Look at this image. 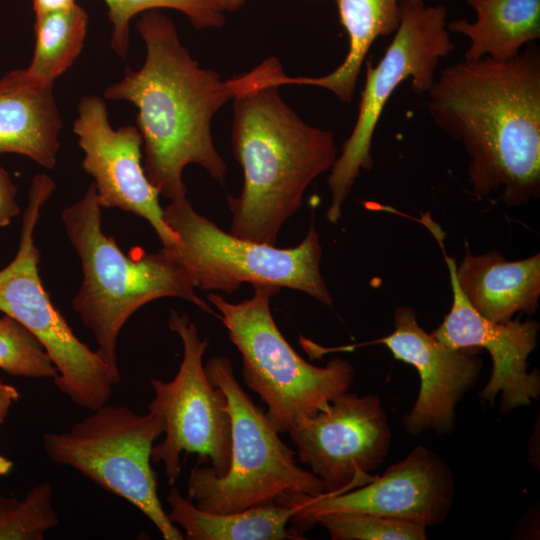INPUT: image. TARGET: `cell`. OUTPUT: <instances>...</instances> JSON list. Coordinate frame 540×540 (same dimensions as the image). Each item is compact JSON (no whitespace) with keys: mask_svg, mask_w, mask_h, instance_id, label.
<instances>
[{"mask_svg":"<svg viewBox=\"0 0 540 540\" xmlns=\"http://www.w3.org/2000/svg\"><path fill=\"white\" fill-rule=\"evenodd\" d=\"M455 276L468 303L490 321L508 322L517 313L533 315L539 308V253L510 261L498 251L474 255L467 247Z\"/></svg>","mask_w":540,"mask_h":540,"instance_id":"ac0fdd59","label":"cell"},{"mask_svg":"<svg viewBox=\"0 0 540 540\" xmlns=\"http://www.w3.org/2000/svg\"><path fill=\"white\" fill-rule=\"evenodd\" d=\"M168 327L180 337L183 357L171 381L150 380L154 398L148 409L160 413L165 434L153 446L151 460L163 464L171 485L181 473L182 452L197 454V464L210 461L211 471L222 476L231 461L232 424L225 393L205 373L203 355L208 339L200 338L197 326L185 313L171 310Z\"/></svg>","mask_w":540,"mask_h":540,"instance_id":"8fae6325","label":"cell"},{"mask_svg":"<svg viewBox=\"0 0 540 540\" xmlns=\"http://www.w3.org/2000/svg\"><path fill=\"white\" fill-rule=\"evenodd\" d=\"M447 24L444 6H428L425 0L401 1V20L390 45L375 66L366 62L357 119L328 176L331 204L326 216L331 223L339 221L343 203L361 170H370L373 165V135L393 92L411 79L414 93L427 94L440 59L454 50Z\"/></svg>","mask_w":540,"mask_h":540,"instance_id":"30bf717a","label":"cell"},{"mask_svg":"<svg viewBox=\"0 0 540 540\" xmlns=\"http://www.w3.org/2000/svg\"><path fill=\"white\" fill-rule=\"evenodd\" d=\"M13 467V462L0 454V476L8 474Z\"/></svg>","mask_w":540,"mask_h":540,"instance_id":"4dcf8cb0","label":"cell"},{"mask_svg":"<svg viewBox=\"0 0 540 540\" xmlns=\"http://www.w3.org/2000/svg\"><path fill=\"white\" fill-rule=\"evenodd\" d=\"M453 292L450 311L431 333L454 349H485L492 359V373L478 396L494 403L501 393L500 412L524 407L540 395L538 369L528 372V357L537 346L539 323L519 319L493 322L477 313L464 297L455 276V261L443 250Z\"/></svg>","mask_w":540,"mask_h":540,"instance_id":"2e32d148","label":"cell"},{"mask_svg":"<svg viewBox=\"0 0 540 540\" xmlns=\"http://www.w3.org/2000/svg\"><path fill=\"white\" fill-rule=\"evenodd\" d=\"M204 369L211 384L227 398L231 461L222 476L208 465H195L188 478L187 498L203 511L229 513L273 502L286 493L323 494L321 480L298 466L295 451L279 437L266 410L239 384L231 360L215 356Z\"/></svg>","mask_w":540,"mask_h":540,"instance_id":"8992f818","label":"cell"},{"mask_svg":"<svg viewBox=\"0 0 540 540\" xmlns=\"http://www.w3.org/2000/svg\"><path fill=\"white\" fill-rule=\"evenodd\" d=\"M164 219L177 243L163 248L189 274L196 288L233 293L243 283L289 288L331 307L321 273L322 245L314 224L296 246L278 248L232 235L195 211L187 198L171 200Z\"/></svg>","mask_w":540,"mask_h":540,"instance_id":"52a82bcc","label":"cell"},{"mask_svg":"<svg viewBox=\"0 0 540 540\" xmlns=\"http://www.w3.org/2000/svg\"><path fill=\"white\" fill-rule=\"evenodd\" d=\"M19 391L12 385L0 382V425L8 417L11 406L19 400Z\"/></svg>","mask_w":540,"mask_h":540,"instance_id":"83f0119b","label":"cell"},{"mask_svg":"<svg viewBox=\"0 0 540 540\" xmlns=\"http://www.w3.org/2000/svg\"><path fill=\"white\" fill-rule=\"evenodd\" d=\"M213 1L223 12H226V11L234 12L240 9L246 3L247 0H213Z\"/></svg>","mask_w":540,"mask_h":540,"instance_id":"f546056e","label":"cell"},{"mask_svg":"<svg viewBox=\"0 0 540 540\" xmlns=\"http://www.w3.org/2000/svg\"><path fill=\"white\" fill-rule=\"evenodd\" d=\"M88 15L77 2L69 7L35 15V45L25 68L32 78L52 83L71 67L81 53Z\"/></svg>","mask_w":540,"mask_h":540,"instance_id":"7402d4cb","label":"cell"},{"mask_svg":"<svg viewBox=\"0 0 540 540\" xmlns=\"http://www.w3.org/2000/svg\"><path fill=\"white\" fill-rule=\"evenodd\" d=\"M319 524L333 540H425L424 525L363 512H332L317 515Z\"/></svg>","mask_w":540,"mask_h":540,"instance_id":"d4e9b609","label":"cell"},{"mask_svg":"<svg viewBox=\"0 0 540 540\" xmlns=\"http://www.w3.org/2000/svg\"><path fill=\"white\" fill-rule=\"evenodd\" d=\"M298 460L310 467L324 493L338 495L374 479L387 457L392 433L376 395L345 392L288 432Z\"/></svg>","mask_w":540,"mask_h":540,"instance_id":"7c38bea8","label":"cell"},{"mask_svg":"<svg viewBox=\"0 0 540 540\" xmlns=\"http://www.w3.org/2000/svg\"><path fill=\"white\" fill-rule=\"evenodd\" d=\"M0 369L10 376L55 379L58 371L39 340L22 324L0 318Z\"/></svg>","mask_w":540,"mask_h":540,"instance_id":"484cf974","label":"cell"},{"mask_svg":"<svg viewBox=\"0 0 540 540\" xmlns=\"http://www.w3.org/2000/svg\"><path fill=\"white\" fill-rule=\"evenodd\" d=\"M282 72L279 59L269 57L231 78V142L243 187L227 197L229 233L270 245L301 208L308 186L331 170L339 153L333 132L309 125L283 100Z\"/></svg>","mask_w":540,"mask_h":540,"instance_id":"3957f363","label":"cell"},{"mask_svg":"<svg viewBox=\"0 0 540 540\" xmlns=\"http://www.w3.org/2000/svg\"><path fill=\"white\" fill-rule=\"evenodd\" d=\"M55 188L47 174L32 179L17 253L0 270V311L22 324L42 344L58 371L54 385L74 404L93 411L110 399L114 379L97 351L74 334L39 275L40 252L34 232L41 208Z\"/></svg>","mask_w":540,"mask_h":540,"instance_id":"9c48e42d","label":"cell"},{"mask_svg":"<svg viewBox=\"0 0 540 540\" xmlns=\"http://www.w3.org/2000/svg\"><path fill=\"white\" fill-rule=\"evenodd\" d=\"M393 331L368 344L386 346L393 357L412 365L420 377V390L403 425L412 436L432 430L450 433L457 403L478 381L483 367L477 349H454L427 333L409 306L393 312Z\"/></svg>","mask_w":540,"mask_h":540,"instance_id":"9a60e30c","label":"cell"},{"mask_svg":"<svg viewBox=\"0 0 540 540\" xmlns=\"http://www.w3.org/2000/svg\"><path fill=\"white\" fill-rule=\"evenodd\" d=\"M465 1L475 11L476 20L447 24L449 32L468 38L465 60L510 61L525 45L540 39V0Z\"/></svg>","mask_w":540,"mask_h":540,"instance_id":"ffe728a7","label":"cell"},{"mask_svg":"<svg viewBox=\"0 0 540 540\" xmlns=\"http://www.w3.org/2000/svg\"><path fill=\"white\" fill-rule=\"evenodd\" d=\"M431 119L469 156L470 193L496 192L507 206L540 196V49L517 57H487L447 66L427 92Z\"/></svg>","mask_w":540,"mask_h":540,"instance_id":"6da1fadb","label":"cell"},{"mask_svg":"<svg viewBox=\"0 0 540 540\" xmlns=\"http://www.w3.org/2000/svg\"><path fill=\"white\" fill-rule=\"evenodd\" d=\"M168 519L185 531L188 540H296L303 539L287 524L295 508L276 501L237 512L214 513L197 508L172 486L167 494Z\"/></svg>","mask_w":540,"mask_h":540,"instance_id":"44dd1931","label":"cell"},{"mask_svg":"<svg viewBox=\"0 0 540 540\" xmlns=\"http://www.w3.org/2000/svg\"><path fill=\"white\" fill-rule=\"evenodd\" d=\"M251 298L228 302L209 292L228 338L242 358L245 384L267 406L279 433L289 432L347 392L354 379L350 362L334 358L324 367L304 360L285 339L273 318L270 300L280 288L252 285Z\"/></svg>","mask_w":540,"mask_h":540,"instance_id":"5b68a950","label":"cell"},{"mask_svg":"<svg viewBox=\"0 0 540 540\" xmlns=\"http://www.w3.org/2000/svg\"><path fill=\"white\" fill-rule=\"evenodd\" d=\"M101 209L92 183L81 199L61 213L65 232L82 268V283L72 299L73 310L96 341L97 353L120 383L117 342L121 329L139 308L160 298L184 299L202 311L218 313L195 292L187 271L163 248L124 253L102 229Z\"/></svg>","mask_w":540,"mask_h":540,"instance_id":"277c9868","label":"cell"},{"mask_svg":"<svg viewBox=\"0 0 540 540\" xmlns=\"http://www.w3.org/2000/svg\"><path fill=\"white\" fill-rule=\"evenodd\" d=\"M112 24L110 45L120 57L129 46L130 21L149 10L173 9L183 13L196 29L219 28L225 23L224 12L213 0H104Z\"/></svg>","mask_w":540,"mask_h":540,"instance_id":"603a6c76","label":"cell"},{"mask_svg":"<svg viewBox=\"0 0 540 540\" xmlns=\"http://www.w3.org/2000/svg\"><path fill=\"white\" fill-rule=\"evenodd\" d=\"M76 3V0H32L35 15L63 9Z\"/></svg>","mask_w":540,"mask_h":540,"instance_id":"f1b7e54d","label":"cell"},{"mask_svg":"<svg viewBox=\"0 0 540 540\" xmlns=\"http://www.w3.org/2000/svg\"><path fill=\"white\" fill-rule=\"evenodd\" d=\"M53 86L25 69L0 78V155L19 154L44 168L55 167L62 120Z\"/></svg>","mask_w":540,"mask_h":540,"instance_id":"e0dca14e","label":"cell"},{"mask_svg":"<svg viewBox=\"0 0 540 540\" xmlns=\"http://www.w3.org/2000/svg\"><path fill=\"white\" fill-rule=\"evenodd\" d=\"M136 29L146 47L144 63L138 70L127 68L104 97L137 108L149 181L170 201L186 198L183 171L189 164L200 165L223 184L227 165L214 146L211 121L234 97L231 79L200 67L173 20L159 10L140 14Z\"/></svg>","mask_w":540,"mask_h":540,"instance_id":"7a4b0ae2","label":"cell"},{"mask_svg":"<svg viewBox=\"0 0 540 540\" xmlns=\"http://www.w3.org/2000/svg\"><path fill=\"white\" fill-rule=\"evenodd\" d=\"M16 193L17 188L9 173L0 165V228L9 225L20 213Z\"/></svg>","mask_w":540,"mask_h":540,"instance_id":"4316f807","label":"cell"},{"mask_svg":"<svg viewBox=\"0 0 540 540\" xmlns=\"http://www.w3.org/2000/svg\"><path fill=\"white\" fill-rule=\"evenodd\" d=\"M73 132L84 153L82 169L94 182L102 208H119L145 219L163 248L173 247L178 237L164 219L160 193L149 181L143 159V139L137 126L114 129L101 97L87 95L78 102Z\"/></svg>","mask_w":540,"mask_h":540,"instance_id":"5bb4252c","label":"cell"},{"mask_svg":"<svg viewBox=\"0 0 540 540\" xmlns=\"http://www.w3.org/2000/svg\"><path fill=\"white\" fill-rule=\"evenodd\" d=\"M340 23L348 36V51L342 63L323 76L291 77L282 85L315 86L332 92L341 102L352 101L366 56L379 37L393 36L401 20L402 0H335Z\"/></svg>","mask_w":540,"mask_h":540,"instance_id":"d6986e66","label":"cell"},{"mask_svg":"<svg viewBox=\"0 0 540 540\" xmlns=\"http://www.w3.org/2000/svg\"><path fill=\"white\" fill-rule=\"evenodd\" d=\"M163 418L155 410L138 414L124 405L104 404L68 430L45 432L47 457L122 497L139 509L166 540L184 534L167 517L151 466L155 441L163 434Z\"/></svg>","mask_w":540,"mask_h":540,"instance_id":"ba28073f","label":"cell"},{"mask_svg":"<svg viewBox=\"0 0 540 540\" xmlns=\"http://www.w3.org/2000/svg\"><path fill=\"white\" fill-rule=\"evenodd\" d=\"M58 525L49 482L34 486L22 499L0 493V540H43Z\"/></svg>","mask_w":540,"mask_h":540,"instance_id":"cb8c5ba5","label":"cell"},{"mask_svg":"<svg viewBox=\"0 0 540 540\" xmlns=\"http://www.w3.org/2000/svg\"><path fill=\"white\" fill-rule=\"evenodd\" d=\"M454 495L447 464L427 447L418 446L357 489L338 495L286 493L275 501L295 508L291 529L303 536L315 525L317 515L332 512H363L434 526L449 514Z\"/></svg>","mask_w":540,"mask_h":540,"instance_id":"4fadbf2b","label":"cell"}]
</instances>
